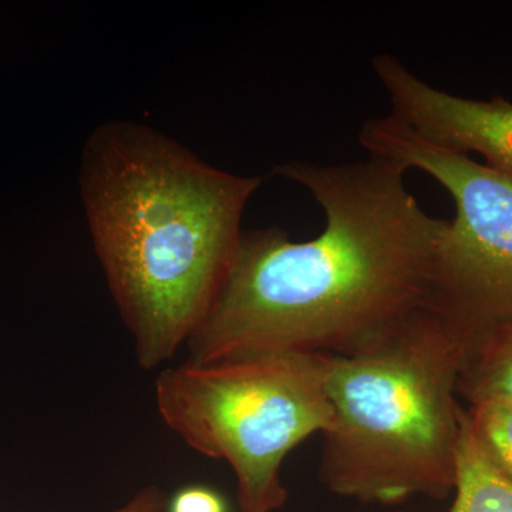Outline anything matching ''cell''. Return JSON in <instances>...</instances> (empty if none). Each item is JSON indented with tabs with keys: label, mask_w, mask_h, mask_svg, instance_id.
I'll return each instance as SVG.
<instances>
[{
	"label": "cell",
	"mask_w": 512,
	"mask_h": 512,
	"mask_svg": "<svg viewBox=\"0 0 512 512\" xmlns=\"http://www.w3.org/2000/svg\"><path fill=\"white\" fill-rule=\"evenodd\" d=\"M406 173L372 156L278 165L275 175L311 192L325 229L305 242L279 228L242 231L227 282L188 340L187 363L345 355L430 306L447 220L423 211Z\"/></svg>",
	"instance_id": "6da1fadb"
},
{
	"label": "cell",
	"mask_w": 512,
	"mask_h": 512,
	"mask_svg": "<svg viewBox=\"0 0 512 512\" xmlns=\"http://www.w3.org/2000/svg\"><path fill=\"white\" fill-rule=\"evenodd\" d=\"M262 181L218 170L130 121L90 136L80 173L87 220L144 369L174 357L210 315Z\"/></svg>",
	"instance_id": "7a4b0ae2"
},
{
	"label": "cell",
	"mask_w": 512,
	"mask_h": 512,
	"mask_svg": "<svg viewBox=\"0 0 512 512\" xmlns=\"http://www.w3.org/2000/svg\"><path fill=\"white\" fill-rule=\"evenodd\" d=\"M468 342L433 305L345 353L330 355L335 426L319 480L362 503L443 500L456 488L458 380Z\"/></svg>",
	"instance_id": "3957f363"
},
{
	"label": "cell",
	"mask_w": 512,
	"mask_h": 512,
	"mask_svg": "<svg viewBox=\"0 0 512 512\" xmlns=\"http://www.w3.org/2000/svg\"><path fill=\"white\" fill-rule=\"evenodd\" d=\"M330 353H279L164 370L157 409L191 448L225 460L237 478L241 512H275L288 493L285 457L316 431L328 434Z\"/></svg>",
	"instance_id": "277c9868"
},
{
	"label": "cell",
	"mask_w": 512,
	"mask_h": 512,
	"mask_svg": "<svg viewBox=\"0 0 512 512\" xmlns=\"http://www.w3.org/2000/svg\"><path fill=\"white\" fill-rule=\"evenodd\" d=\"M369 156L430 175L453 198L437 259L431 305L468 342L512 319V177L423 140L394 117L366 121Z\"/></svg>",
	"instance_id": "5b68a950"
},
{
	"label": "cell",
	"mask_w": 512,
	"mask_h": 512,
	"mask_svg": "<svg viewBox=\"0 0 512 512\" xmlns=\"http://www.w3.org/2000/svg\"><path fill=\"white\" fill-rule=\"evenodd\" d=\"M373 69L389 94L392 113L414 134L451 153L480 154L491 170L512 177V103L464 99L430 86L387 53Z\"/></svg>",
	"instance_id": "8992f818"
},
{
	"label": "cell",
	"mask_w": 512,
	"mask_h": 512,
	"mask_svg": "<svg viewBox=\"0 0 512 512\" xmlns=\"http://www.w3.org/2000/svg\"><path fill=\"white\" fill-rule=\"evenodd\" d=\"M458 393L470 406L491 403L512 409V319L468 342Z\"/></svg>",
	"instance_id": "52a82bcc"
},
{
	"label": "cell",
	"mask_w": 512,
	"mask_h": 512,
	"mask_svg": "<svg viewBox=\"0 0 512 512\" xmlns=\"http://www.w3.org/2000/svg\"><path fill=\"white\" fill-rule=\"evenodd\" d=\"M456 500L448 512H512V481L484 453L461 414L457 453Z\"/></svg>",
	"instance_id": "ba28073f"
},
{
	"label": "cell",
	"mask_w": 512,
	"mask_h": 512,
	"mask_svg": "<svg viewBox=\"0 0 512 512\" xmlns=\"http://www.w3.org/2000/svg\"><path fill=\"white\" fill-rule=\"evenodd\" d=\"M467 417L484 453L512 481V409L500 404H473Z\"/></svg>",
	"instance_id": "9c48e42d"
},
{
	"label": "cell",
	"mask_w": 512,
	"mask_h": 512,
	"mask_svg": "<svg viewBox=\"0 0 512 512\" xmlns=\"http://www.w3.org/2000/svg\"><path fill=\"white\" fill-rule=\"evenodd\" d=\"M170 512H227V505L212 488L190 485L171 498Z\"/></svg>",
	"instance_id": "30bf717a"
},
{
	"label": "cell",
	"mask_w": 512,
	"mask_h": 512,
	"mask_svg": "<svg viewBox=\"0 0 512 512\" xmlns=\"http://www.w3.org/2000/svg\"><path fill=\"white\" fill-rule=\"evenodd\" d=\"M167 507V495L158 487H147L136 497L131 498L124 507L113 512H163Z\"/></svg>",
	"instance_id": "8fae6325"
}]
</instances>
